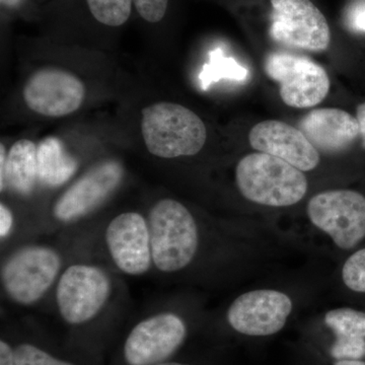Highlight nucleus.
<instances>
[{
	"instance_id": "5",
	"label": "nucleus",
	"mask_w": 365,
	"mask_h": 365,
	"mask_svg": "<svg viewBox=\"0 0 365 365\" xmlns=\"http://www.w3.org/2000/svg\"><path fill=\"white\" fill-rule=\"evenodd\" d=\"M114 289L109 271L91 262H76L63 269L55 285L57 311L67 325H88L109 306Z\"/></svg>"
},
{
	"instance_id": "10",
	"label": "nucleus",
	"mask_w": 365,
	"mask_h": 365,
	"mask_svg": "<svg viewBox=\"0 0 365 365\" xmlns=\"http://www.w3.org/2000/svg\"><path fill=\"white\" fill-rule=\"evenodd\" d=\"M124 169L117 160L93 165L57 199L53 218L62 225L78 222L106 202L121 184Z\"/></svg>"
},
{
	"instance_id": "1",
	"label": "nucleus",
	"mask_w": 365,
	"mask_h": 365,
	"mask_svg": "<svg viewBox=\"0 0 365 365\" xmlns=\"http://www.w3.org/2000/svg\"><path fill=\"white\" fill-rule=\"evenodd\" d=\"M153 267L175 274L188 267L199 248V230L189 209L175 200L157 201L148 211Z\"/></svg>"
},
{
	"instance_id": "9",
	"label": "nucleus",
	"mask_w": 365,
	"mask_h": 365,
	"mask_svg": "<svg viewBox=\"0 0 365 365\" xmlns=\"http://www.w3.org/2000/svg\"><path fill=\"white\" fill-rule=\"evenodd\" d=\"M270 35L288 47L322 52L328 49L331 32L324 14L311 0H270Z\"/></svg>"
},
{
	"instance_id": "21",
	"label": "nucleus",
	"mask_w": 365,
	"mask_h": 365,
	"mask_svg": "<svg viewBox=\"0 0 365 365\" xmlns=\"http://www.w3.org/2000/svg\"><path fill=\"white\" fill-rule=\"evenodd\" d=\"M14 360L18 365H76L54 356L40 346L21 342L14 347Z\"/></svg>"
},
{
	"instance_id": "2",
	"label": "nucleus",
	"mask_w": 365,
	"mask_h": 365,
	"mask_svg": "<svg viewBox=\"0 0 365 365\" xmlns=\"http://www.w3.org/2000/svg\"><path fill=\"white\" fill-rule=\"evenodd\" d=\"M141 133L151 155L165 160L195 155L207 139V129L198 115L168 102L144 108Z\"/></svg>"
},
{
	"instance_id": "29",
	"label": "nucleus",
	"mask_w": 365,
	"mask_h": 365,
	"mask_svg": "<svg viewBox=\"0 0 365 365\" xmlns=\"http://www.w3.org/2000/svg\"><path fill=\"white\" fill-rule=\"evenodd\" d=\"M1 4L7 9H16L23 4L24 0H0Z\"/></svg>"
},
{
	"instance_id": "31",
	"label": "nucleus",
	"mask_w": 365,
	"mask_h": 365,
	"mask_svg": "<svg viewBox=\"0 0 365 365\" xmlns=\"http://www.w3.org/2000/svg\"><path fill=\"white\" fill-rule=\"evenodd\" d=\"M157 365H190V364H180V362H176V361H165V362H163V364H157Z\"/></svg>"
},
{
	"instance_id": "15",
	"label": "nucleus",
	"mask_w": 365,
	"mask_h": 365,
	"mask_svg": "<svg viewBox=\"0 0 365 365\" xmlns=\"http://www.w3.org/2000/svg\"><path fill=\"white\" fill-rule=\"evenodd\" d=\"M299 127L317 150L327 153L344 150L359 137L356 118L336 108L309 112L302 118Z\"/></svg>"
},
{
	"instance_id": "3",
	"label": "nucleus",
	"mask_w": 365,
	"mask_h": 365,
	"mask_svg": "<svg viewBox=\"0 0 365 365\" xmlns=\"http://www.w3.org/2000/svg\"><path fill=\"white\" fill-rule=\"evenodd\" d=\"M235 181L245 198L271 207L294 205L307 192L302 170L264 153L242 158L235 169Z\"/></svg>"
},
{
	"instance_id": "20",
	"label": "nucleus",
	"mask_w": 365,
	"mask_h": 365,
	"mask_svg": "<svg viewBox=\"0 0 365 365\" xmlns=\"http://www.w3.org/2000/svg\"><path fill=\"white\" fill-rule=\"evenodd\" d=\"M93 18L109 26H119L128 21L133 0H86Z\"/></svg>"
},
{
	"instance_id": "24",
	"label": "nucleus",
	"mask_w": 365,
	"mask_h": 365,
	"mask_svg": "<svg viewBox=\"0 0 365 365\" xmlns=\"http://www.w3.org/2000/svg\"><path fill=\"white\" fill-rule=\"evenodd\" d=\"M348 26L355 32L365 33V0H356L348 9L346 16Z\"/></svg>"
},
{
	"instance_id": "28",
	"label": "nucleus",
	"mask_w": 365,
	"mask_h": 365,
	"mask_svg": "<svg viewBox=\"0 0 365 365\" xmlns=\"http://www.w3.org/2000/svg\"><path fill=\"white\" fill-rule=\"evenodd\" d=\"M7 153L4 144L0 146V190L4 187V177H6Z\"/></svg>"
},
{
	"instance_id": "30",
	"label": "nucleus",
	"mask_w": 365,
	"mask_h": 365,
	"mask_svg": "<svg viewBox=\"0 0 365 365\" xmlns=\"http://www.w3.org/2000/svg\"><path fill=\"white\" fill-rule=\"evenodd\" d=\"M334 365H365L361 360H338Z\"/></svg>"
},
{
	"instance_id": "17",
	"label": "nucleus",
	"mask_w": 365,
	"mask_h": 365,
	"mask_svg": "<svg viewBox=\"0 0 365 365\" xmlns=\"http://www.w3.org/2000/svg\"><path fill=\"white\" fill-rule=\"evenodd\" d=\"M38 178V146L29 139H21L7 153L4 192L11 187L23 196L32 194Z\"/></svg>"
},
{
	"instance_id": "6",
	"label": "nucleus",
	"mask_w": 365,
	"mask_h": 365,
	"mask_svg": "<svg viewBox=\"0 0 365 365\" xmlns=\"http://www.w3.org/2000/svg\"><path fill=\"white\" fill-rule=\"evenodd\" d=\"M307 215L342 250L356 247L365 237V197L352 190L317 194L307 204Z\"/></svg>"
},
{
	"instance_id": "18",
	"label": "nucleus",
	"mask_w": 365,
	"mask_h": 365,
	"mask_svg": "<svg viewBox=\"0 0 365 365\" xmlns=\"http://www.w3.org/2000/svg\"><path fill=\"white\" fill-rule=\"evenodd\" d=\"M78 163L56 137H48L38 145V178L41 184L57 188L78 170Z\"/></svg>"
},
{
	"instance_id": "25",
	"label": "nucleus",
	"mask_w": 365,
	"mask_h": 365,
	"mask_svg": "<svg viewBox=\"0 0 365 365\" xmlns=\"http://www.w3.org/2000/svg\"><path fill=\"white\" fill-rule=\"evenodd\" d=\"M14 216L11 209L6 203H0V239L4 242L13 235Z\"/></svg>"
},
{
	"instance_id": "8",
	"label": "nucleus",
	"mask_w": 365,
	"mask_h": 365,
	"mask_svg": "<svg viewBox=\"0 0 365 365\" xmlns=\"http://www.w3.org/2000/svg\"><path fill=\"white\" fill-rule=\"evenodd\" d=\"M265 71L279 83L280 97L289 107H313L323 102L330 91V79L325 69L299 55L271 53L266 58Z\"/></svg>"
},
{
	"instance_id": "26",
	"label": "nucleus",
	"mask_w": 365,
	"mask_h": 365,
	"mask_svg": "<svg viewBox=\"0 0 365 365\" xmlns=\"http://www.w3.org/2000/svg\"><path fill=\"white\" fill-rule=\"evenodd\" d=\"M0 365H18L14 360L13 346L4 339L0 341Z\"/></svg>"
},
{
	"instance_id": "19",
	"label": "nucleus",
	"mask_w": 365,
	"mask_h": 365,
	"mask_svg": "<svg viewBox=\"0 0 365 365\" xmlns=\"http://www.w3.org/2000/svg\"><path fill=\"white\" fill-rule=\"evenodd\" d=\"M248 78V69L241 66L234 58L225 56L220 49H215L210 53V59L203 67L202 73L200 76L201 85L204 90L215 81H220V78L246 81Z\"/></svg>"
},
{
	"instance_id": "11",
	"label": "nucleus",
	"mask_w": 365,
	"mask_h": 365,
	"mask_svg": "<svg viewBox=\"0 0 365 365\" xmlns=\"http://www.w3.org/2000/svg\"><path fill=\"white\" fill-rule=\"evenodd\" d=\"M105 245L112 263L125 275H145L153 267L150 227L141 213L115 216L106 227Z\"/></svg>"
},
{
	"instance_id": "7",
	"label": "nucleus",
	"mask_w": 365,
	"mask_h": 365,
	"mask_svg": "<svg viewBox=\"0 0 365 365\" xmlns=\"http://www.w3.org/2000/svg\"><path fill=\"white\" fill-rule=\"evenodd\" d=\"M187 336L184 319L174 312L151 314L127 335L123 357L127 365H157L169 361Z\"/></svg>"
},
{
	"instance_id": "14",
	"label": "nucleus",
	"mask_w": 365,
	"mask_h": 365,
	"mask_svg": "<svg viewBox=\"0 0 365 365\" xmlns=\"http://www.w3.org/2000/svg\"><path fill=\"white\" fill-rule=\"evenodd\" d=\"M254 150L279 158L300 170L309 172L319 163L318 150L304 132L278 120L255 125L249 134Z\"/></svg>"
},
{
	"instance_id": "16",
	"label": "nucleus",
	"mask_w": 365,
	"mask_h": 365,
	"mask_svg": "<svg viewBox=\"0 0 365 365\" xmlns=\"http://www.w3.org/2000/svg\"><path fill=\"white\" fill-rule=\"evenodd\" d=\"M326 325L336 340L331 355L337 360H360L365 356V313L352 309H336L325 316Z\"/></svg>"
},
{
	"instance_id": "13",
	"label": "nucleus",
	"mask_w": 365,
	"mask_h": 365,
	"mask_svg": "<svg viewBox=\"0 0 365 365\" xmlns=\"http://www.w3.org/2000/svg\"><path fill=\"white\" fill-rule=\"evenodd\" d=\"M29 109L42 116L63 117L78 111L86 88L76 76L57 68H44L31 76L23 91Z\"/></svg>"
},
{
	"instance_id": "27",
	"label": "nucleus",
	"mask_w": 365,
	"mask_h": 365,
	"mask_svg": "<svg viewBox=\"0 0 365 365\" xmlns=\"http://www.w3.org/2000/svg\"><path fill=\"white\" fill-rule=\"evenodd\" d=\"M356 119L359 125V136L365 148V103L357 108Z\"/></svg>"
},
{
	"instance_id": "12",
	"label": "nucleus",
	"mask_w": 365,
	"mask_h": 365,
	"mask_svg": "<svg viewBox=\"0 0 365 365\" xmlns=\"http://www.w3.org/2000/svg\"><path fill=\"white\" fill-rule=\"evenodd\" d=\"M292 311V299L283 292L253 290L240 295L230 304L227 321L244 335L270 336L282 330Z\"/></svg>"
},
{
	"instance_id": "4",
	"label": "nucleus",
	"mask_w": 365,
	"mask_h": 365,
	"mask_svg": "<svg viewBox=\"0 0 365 365\" xmlns=\"http://www.w3.org/2000/svg\"><path fill=\"white\" fill-rule=\"evenodd\" d=\"M63 269V257L54 247L25 245L2 262V289L14 304L32 307L56 285Z\"/></svg>"
},
{
	"instance_id": "22",
	"label": "nucleus",
	"mask_w": 365,
	"mask_h": 365,
	"mask_svg": "<svg viewBox=\"0 0 365 365\" xmlns=\"http://www.w3.org/2000/svg\"><path fill=\"white\" fill-rule=\"evenodd\" d=\"M342 278L352 292H365V249L359 250L346 260Z\"/></svg>"
},
{
	"instance_id": "23",
	"label": "nucleus",
	"mask_w": 365,
	"mask_h": 365,
	"mask_svg": "<svg viewBox=\"0 0 365 365\" xmlns=\"http://www.w3.org/2000/svg\"><path fill=\"white\" fill-rule=\"evenodd\" d=\"M169 0H133L137 11L148 23H158L167 13Z\"/></svg>"
}]
</instances>
